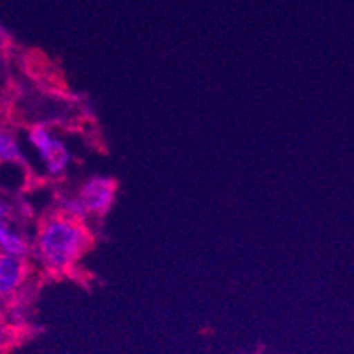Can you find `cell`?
<instances>
[{
  "mask_svg": "<svg viewBox=\"0 0 354 354\" xmlns=\"http://www.w3.org/2000/svg\"><path fill=\"white\" fill-rule=\"evenodd\" d=\"M76 196L88 217L101 218L111 210L117 198V182L108 176H92L80 185Z\"/></svg>",
  "mask_w": 354,
  "mask_h": 354,
  "instance_id": "obj_3",
  "label": "cell"
},
{
  "mask_svg": "<svg viewBox=\"0 0 354 354\" xmlns=\"http://www.w3.org/2000/svg\"><path fill=\"white\" fill-rule=\"evenodd\" d=\"M25 152L20 140L12 131L0 127V164H21L25 166Z\"/></svg>",
  "mask_w": 354,
  "mask_h": 354,
  "instance_id": "obj_6",
  "label": "cell"
},
{
  "mask_svg": "<svg viewBox=\"0 0 354 354\" xmlns=\"http://www.w3.org/2000/svg\"><path fill=\"white\" fill-rule=\"evenodd\" d=\"M8 43H9L8 32H6V28L2 27V25H0V53H2V51L6 50V46H8Z\"/></svg>",
  "mask_w": 354,
  "mask_h": 354,
  "instance_id": "obj_9",
  "label": "cell"
},
{
  "mask_svg": "<svg viewBox=\"0 0 354 354\" xmlns=\"http://www.w3.org/2000/svg\"><path fill=\"white\" fill-rule=\"evenodd\" d=\"M0 252L21 259H27L32 252L30 240L9 218H0Z\"/></svg>",
  "mask_w": 354,
  "mask_h": 354,
  "instance_id": "obj_5",
  "label": "cell"
},
{
  "mask_svg": "<svg viewBox=\"0 0 354 354\" xmlns=\"http://www.w3.org/2000/svg\"><path fill=\"white\" fill-rule=\"evenodd\" d=\"M57 210H59L60 215H64L67 218H73V221L85 222L88 218L85 207H83L82 201H80V198L76 194L60 196L59 201H57Z\"/></svg>",
  "mask_w": 354,
  "mask_h": 354,
  "instance_id": "obj_7",
  "label": "cell"
},
{
  "mask_svg": "<svg viewBox=\"0 0 354 354\" xmlns=\"http://www.w3.org/2000/svg\"><path fill=\"white\" fill-rule=\"evenodd\" d=\"M27 261L0 252V296L12 295L27 279Z\"/></svg>",
  "mask_w": 354,
  "mask_h": 354,
  "instance_id": "obj_4",
  "label": "cell"
},
{
  "mask_svg": "<svg viewBox=\"0 0 354 354\" xmlns=\"http://www.w3.org/2000/svg\"><path fill=\"white\" fill-rule=\"evenodd\" d=\"M90 233L85 224L57 214L44 221L35 240V252L48 270L64 272L85 254Z\"/></svg>",
  "mask_w": 354,
  "mask_h": 354,
  "instance_id": "obj_1",
  "label": "cell"
},
{
  "mask_svg": "<svg viewBox=\"0 0 354 354\" xmlns=\"http://www.w3.org/2000/svg\"><path fill=\"white\" fill-rule=\"evenodd\" d=\"M12 214V205L6 201L4 198H0V218H9Z\"/></svg>",
  "mask_w": 354,
  "mask_h": 354,
  "instance_id": "obj_8",
  "label": "cell"
},
{
  "mask_svg": "<svg viewBox=\"0 0 354 354\" xmlns=\"http://www.w3.org/2000/svg\"><path fill=\"white\" fill-rule=\"evenodd\" d=\"M27 145L35 153L44 175L51 180L64 178L73 164V152L66 140L55 134L48 125L34 124L27 131Z\"/></svg>",
  "mask_w": 354,
  "mask_h": 354,
  "instance_id": "obj_2",
  "label": "cell"
},
{
  "mask_svg": "<svg viewBox=\"0 0 354 354\" xmlns=\"http://www.w3.org/2000/svg\"><path fill=\"white\" fill-rule=\"evenodd\" d=\"M4 342H6V333L4 331H0V347L4 346Z\"/></svg>",
  "mask_w": 354,
  "mask_h": 354,
  "instance_id": "obj_10",
  "label": "cell"
}]
</instances>
